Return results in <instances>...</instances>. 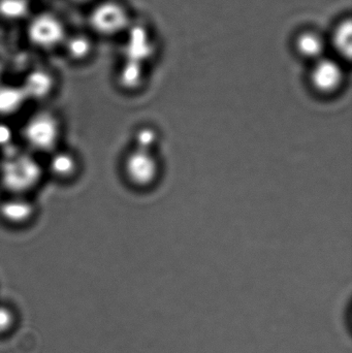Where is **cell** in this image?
I'll return each mask as SVG.
<instances>
[{"label":"cell","instance_id":"5bb4252c","mask_svg":"<svg viewBox=\"0 0 352 353\" xmlns=\"http://www.w3.org/2000/svg\"><path fill=\"white\" fill-rule=\"evenodd\" d=\"M120 84L126 89H136L143 81V70L138 62H126L119 76Z\"/></svg>","mask_w":352,"mask_h":353},{"label":"cell","instance_id":"d6986e66","mask_svg":"<svg viewBox=\"0 0 352 353\" xmlns=\"http://www.w3.org/2000/svg\"><path fill=\"white\" fill-rule=\"evenodd\" d=\"M76 1H80V2H82V1H87V0H76Z\"/></svg>","mask_w":352,"mask_h":353},{"label":"cell","instance_id":"5b68a950","mask_svg":"<svg viewBox=\"0 0 352 353\" xmlns=\"http://www.w3.org/2000/svg\"><path fill=\"white\" fill-rule=\"evenodd\" d=\"M125 173L128 179L138 186L151 184L158 175V163L153 152L136 149L125 161Z\"/></svg>","mask_w":352,"mask_h":353},{"label":"cell","instance_id":"52a82bcc","mask_svg":"<svg viewBox=\"0 0 352 353\" xmlns=\"http://www.w3.org/2000/svg\"><path fill=\"white\" fill-rule=\"evenodd\" d=\"M53 87L51 74L43 70H33L25 78L21 89L26 99H41L48 97Z\"/></svg>","mask_w":352,"mask_h":353},{"label":"cell","instance_id":"e0dca14e","mask_svg":"<svg viewBox=\"0 0 352 353\" xmlns=\"http://www.w3.org/2000/svg\"><path fill=\"white\" fill-rule=\"evenodd\" d=\"M14 314L6 307L0 306V334L10 331L14 325Z\"/></svg>","mask_w":352,"mask_h":353},{"label":"cell","instance_id":"277c9868","mask_svg":"<svg viewBox=\"0 0 352 353\" xmlns=\"http://www.w3.org/2000/svg\"><path fill=\"white\" fill-rule=\"evenodd\" d=\"M128 14L117 2H103L91 14V24L97 32L105 35L116 34L127 27Z\"/></svg>","mask_w":352,"mask_h":353},{"label":"cell","instance_id":"9c48e42d","mask_svg":"<svg viewBox=\"0 0 352 353\" xmlns=\"http://www.w3.org/2000/svg\"><path fill=\"white\" fill-rule=\"evenodd\" d=\"M326 43L322 35L314 31H304L296 39V50L302 57L318 60L322 58Z\"/></svg>","mask_w":352,"mask_h":353},{"label":"cell","instance_id":"ba28073f","mask_svg":"<svg viewBox=\"0 0 352 353\" xmlns=\"http://www.w3.org/2000/svg\"><path fill=\"white\" fill-rule=\"evenodd\" d=\"M34 214V207L30 201L22 197H12L0 205V215L10 223H24Z\"/></svg>","mask_w":352,"mask_h":353},{"label":"cell","instance_id":"ac0fdd59","mask_svg":"<svg viewBox=\"0 0 352 353\" xmlns=\"http://www.w3.org/2000/svg\"><path fill=\"white\" fill-rule=\"evenodd\" d=\"M14 139L12 128L4 123H0V147L8 148L10 147Z\"/></svg>","mask_w":352,"mask_h":353},{"label":"cell","instance_id":"9a60e30c","mask_svg":"<svg viewBox=\"0 0 352 353\" xmlns=\"http://www.w3.org/2000/svg\"><path fill=\"white\" fill-rule=\"evenodd\" d=\"M66 49L70 57L76 60H82L88 57L92 49V43L85 35H74L72 39H68Z\"/></svg>","mask_w":352,"mask_h":353},{"label":"cell","instance_id":"6da1fadb","mask_svg":"<svg viewBox=\"0 0 352 353\" xmlns=\"http://www.w3.org/2000/svg\"><path fill=\"white\" fill-rule=\"evenodd\" d=\"M0 163V180L8 190L14 194L26 192L41 180V169L37 161L27 153L8 147Z\"/></svg>","mask_w":352,"mask_h":353},{"label":"cell","instance_id":"4fadbf2b","mask_svg":"<svg viewBox=\"0 0 352 353\" xmlns=\"http://www.w3.org/2000/svg\"><path fill=\"white\" fill-rule=\"evenodd\" d=\"M28 0H0V16L6 20H21L28 14Z\"/></svg>","mask_w":352,"mask_h":353},{"label":"cell","instance_id":"8fae6325","mask_svg":"<svg viewBox=\"0 0 352 353\" xmlns=\"http://www.w3.org/2000/svg\"><path fill=\"white\" fill-rule=\"evenodd\" d=\"M25 97L21 87H0V114L8 115L16 113L24 103Z\"/></svg>","mask_w":352,"mask_h":353},{"label":"cell","instance_id":"30bf717a","mask_svg":"<svg viewBox=\"0 0 352 353\" xmlns=\"http://www.w3.org/2000/svg\"><path fill=\"white\" fill-rule=\"evenodd\" d=\"M333 47L339 55L351 59L352 53V25L351 19L339 23L332 35Z\"/></svg>","mask_w":352,"mask_h":353},{"label":"cell","instance_id":"7c38bea8","mask_svg":"<svg viewBox=\"0 0 352 353\" xmlns=\"http://www.w3.org/2000/svg\"><path fill=\"white\" fill-rule=\"evenodd\" d=\"M49 170L59 178H68L76 171V161L68 152H55L49 161Z\"/></svg>","mask_w":352,"mask_h":353},{"label":"cell","instance_id":"2e32d148","mask_svg":"<svg viewBox=\"0 0 352 353\" xmlns=\"http://www.w3.org/2000/svg\"><path fill=\"white\" fill-rule=\"evenodd\" d=\"M157 140H158V136L155 130H151V128L141 130L136 137V149L153 152V149L157 144Z\"/></svg>","mask_w":352,"mask_h":353},{"label":"cell","instance_id":"8992f818","mask_svg":"<svg viewBox=\"0 0 352 353\" xmlns=\"http://www.w3.org/2000/svg\"><path fill=\"white\" fill-rule=\"evenodd\" d=\"M344 79L342 68L336 60L320 58L311 70L312 86L324 94H330L340 88Z\"/></svg>","mask_w":352,"mask_h":353},{"label":"cell","instance_id":"3957f363","mask_svg":"<svg viewBox=\"0 0 352 353\" xmlns=\"http://www.w3.org/2000/svg\"><path fill=\"white\" fill-rule=\"evenodd\" d=\"M27 32L31 43L43 49L59 45L65 35L61 21L52 14H41L35 17L29 24Z\"/></svg>","mask_w":352,"mask_h":353},{"label":"cell","instance_id":"ffe728a7","mask_svg":"<svg viewBox=\"0 0 352 353\" xmlns=\"http://www.w3.org/2000/svg\"><path fill=\"white\" fill-rule=\"evenodd\" d=\"M1 70H2L1 65H0V74H1Z\"/></svg>","mask_w":352,"mask_h":353},{"label":"cell","instance_id":"7a4b0ae2","mask_svg":"<svg viewBox=\"0 0 352 353\" xmlns=\"http://www.w3.org/2000/svg\"><path fill=\"white\" fill-rule=\"evenodd\" d=\"M24 139L27 144L37 151L48 152L53 150L59 139V123L49 113H39L25 124Z\"/></svg>","mask_w":352,"mask_h":353}]
</instances>
